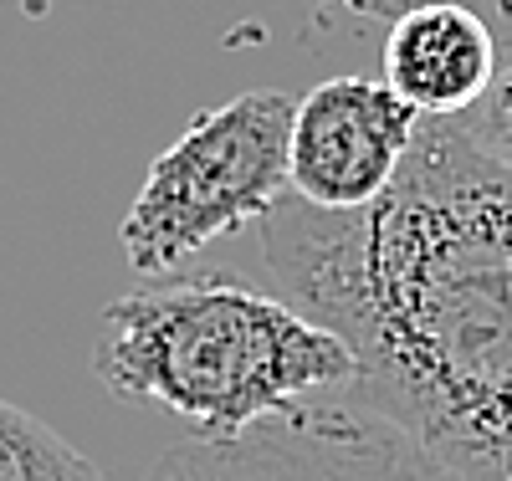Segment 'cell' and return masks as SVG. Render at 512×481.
Listing matches in <instances>:
<instances>
[{"label": "cell", "mask_w": 512, "mask_h": 481, "mask_svg": "<svg viewBox=\"0 0 512 481\" xmlns=\"http://www.w3.org/2000/svg\"><path fill=\"white\" fill-rule=\"evenodd\" d=\"M344 11H354V16H364V21H400V16H410V11H425V6H446V0H338Z\"/></svg>", "instance_id": "9"}, {"label": "cell", "mask_w": 512, "mask_h": 481, "mask_svg": "<svg viewBox=\"0 0 512 481\" xmlns=\"http://www.w3.org/2000/svg\"><path fill=\"white\" fill-rule=\"evenodd\" d=\"M420 113L374 77H328L297 103L287 195L318 210H364L400 180Z\"/></svg>", "instance_id": "5"}, {"label": "cell", "mask_w": 512, "mask_h": 481, "mask_svg": "<svg viewBox=\"0 0 512 481\" xmlns=\"http://www.w3.org/2000/svg\"><path fill=\"white\" fill-rule=\"evenodd\" d=\"M297 98L241 93L221 108H205L169 144L128 205L118 241L139 277L175 272L185 256L221 241L287 200V144Z\"/></svg>", "instance_id": "3"}, {"label": "cell", "mask_w": 512, "mask_h": 481, "mask_svg": "<svg viewBox=\"0 0 512 481\" xmlns=\"http://www.w3.org/2000/svg\"><path fill=\"white\" fill-rule=\"evenodd\" d=\"M93 374L118 400L154 405L216 441L349 389L354 354L287 297L200 272L108 302Z\"/></svg>", "instance_id": "2"}, {"label": "cell", "mask_w": 512, "mask_h": 481, "mask_svg": "<svg viewBox=\"0 0 512 481\" xmlns=\"http://www.w3.org/2000/svg\"><path fill=\"white\" fill-rule=\"evenodd\" d=\"M144 481H461L374 410L338 400L297 405L236 435H190Z\"/></svg>", "instance_id": "4"}, {"label": "cell", "mask_w": 512, "mask_h": 481, "mask_svg": "<svg viewBox=\"0 0 512 481\" xmlns=\"http://www.w3.org/2000/svg\"><path fill=\"white\" fill-rule=\"evenodd\" d=\"M277 297L344 338V395L461 481H512V169L420 118L364 210L287 195L262 221Z\"/></svg>", "instance_id": "1"}, {"label": "cell", "mask_w": 512, "mask_h": 481, "mask_svg": "<svg viewBox=\"0 0 512 481\" xmlns=\"http://www.w3.org/2000/svg\"><path fill=\"white\" fill-rule=\"evenodd\" d=\"M0 481H103V471L47 420L0 400Z\"/></svg>", "instance_id": "7"}, {"label": "cell", "mask_w": 512, "mask_h": 481, "mask_svg": "<svg viewBox=\"0 0 512 481\" xmlns=\"http://www.w3.org/2000/svg\"><path fill=\"white\" fill-rule=\"evenodd\" d=\"M497 77V36L461 0L410 11L384 41V82L420 118H461Z\"/></svg>", "instance_id": "6"}, {"label": "cell", "mask_w": 512, "mask_h": 481, "mask_svg": "<svg viewBox=\"0 0 512 481\" xmlns=\"http://www.w3.org/2000/svg\"><path fill=\"white\" fill-rule=\"evenodd\" d=\"M456 128L487 159H497L502 169H512V31H507V41L497 47V77H492V87L456 118Z\"/></svg>", "instance_id": "8"}]
</instances>
